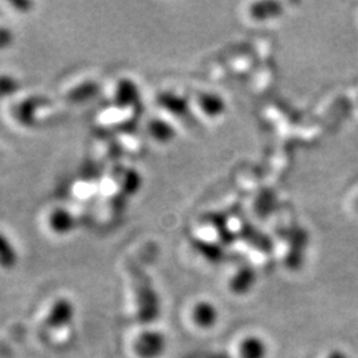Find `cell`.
Returning <instances> with one entry per match:
<instances>
[{"label": "cell", "mask_w": 358, "mask_h": 358, "mask_svg": "<svg viewBox=\"0 0 358 358\" xmlns=\"http://www.w3.org/2000/svg\"><path fill=\"white\" fill-rule=\"evenodd\" d=\"M127 268L136 296L137 320L141 324H152L159 316V299L153 288V282L140 264L130 262Z\"/></svg>", "instance_id": "obj_1"}, {"label": "cell", "mask_w": 358, "mask_h": 358, "mask_svg": "<svg viewBox=\"0 0 358 358\" xmlns=\"http://www.w3.org/2000/svg\"><path fill=\"white\" fill-rule=\"evenodd\" d=\"M51 99L36 94L23 99L15 103L13 108V118L22 127L34 128L38 122V113L51 106Z\"/></svg>", "instance_id": "obj_2"}, {"label": "cell", "mask_w": 358, "mask_h": 358, "mask_svg": "<svg viewBox=\"0 0 358 358\" xmlns=\"http://www.w3.org/2000/svg\"><path fill=\"white\" fill-rule=\"evenodd\" d=\"M166 345V337L164 333L146 331L136 340L134 350L141 358H158L164 355Z\"/></svg>", "instance_id": "obj_3"}, {"label": "cell", "mask_w": 358, "mask_h": 358, "mask_svg": "<svg viewBox=\"0 0 358 358\" xmlns=\"http://www.w3.org/2000/svg\"><path fill=\"white\" fill-rule=\"evenodd\" d=\"M76 315L75 304L69 299H59L52 304L45 317V327L50 329H60L69 325Z\"/></svg>", "instance_id": "obj_4"}, {"label": "cell", "mask_w": 358, "mask_h": 358, "mask_svg": "<svg viewBox=\"0 0 358 358\" xmlns=\"http://www.w3.org/2000/svg\"><path fill=\"white\" fill-rule=\"evenodd\" d=\"M115 103L122 109L141 108V90L130 78H122L117 83L115 90Z\"/></svg>", "instance_id": "obj_5"}, {"label": "cell", "mask_w": 358, "mask_h": 358, "mask_svg": "<svg viewBox=\"0 0 358 358\" xmlns=\"http://www.w3.org/2000/svg\"><path fill=\"white\" fill-rule=\"evenodd\" d=\"M48 226L56 235H68L76 229L77 219L64 207H56L48 217Z\"/></svg>", "instance_id": "obj_6"}, {"label": "cell", "mask_w": 358, "mask_h": 358, "mask_svg": "<svg viewBox=\"0 0 358 358\" xmlns=\"http://www.w3.org/2000/svg\"><path fill=\"white\" fill-rule=\"evenodd\" d=\"M192 317L195 325H198L199 328H203V329H208L217 324L219 312H217V308L213 303L203 300V301L196 303L195 307L192 308Z\"/></svg>", "instance_id": "obj_7"}, {"label": "cell", "mask_w": 358, "mask_h": 358, "mask_svg": "<svg viewBox=\"0 0 358 358\" xmlns=\"http://www.w3.org/2000/svg\"><path fill=\"white\" fill-rule=\"evenodd\" d=\"M100 84L97 81H85L80 85H76L75 88L68 90L64 94V99L71 103H83L90 101L100 93Z\"/></svg>", "instance_id": "obj_8"}, {"label": "cell", "mask_w": 358, "mask_h": 358, "mask_svg": "<svg viewBox=\"0 0 358 358\" xmlns=\"http://www.w3.org/2000/svg\"><path fill=\"white\" fill-rule=\"evenodd\" d=\"M267 355H268V346L266 344V341L255 334H250L244 337L243 341L239 344L241 358H266Z\"/></svg>", "instance_id": "obj_9"}, {"label": "cell", "mask_w": 358, "mask_h": 358, "mask_svg": "<svg viewBox=\"0 0 358 358\" xmlns=\"http://www.w3.org/2000/svg\"><path fill=\"white\" fill-rule=\"evenodd\" d=\"M148 131L154 141L164 143V145L173 141L177 136L176 128L164 118H153L148 124Z\"/></svg>", "instance_id": "obj_10"}, {"label": "cell", "mask_w": 358, "mask_h": 358, "mask_svg": "<svg viewBox=\"0 0 358 358\" xmlns=\"http://www.w3.org/2000/svg\"><path fill=\"white\" fill-rule=\"evenodd\" d=\"M118 180H120V192L122 195L133 196L141 190V173L137 171L136 169H131V167L125 169L122 173H120Z\"/></svg>", "instance_id": "obj_11"}, {"label": "cell", "mask_w": 358, "mask_h": 358, "mask_svg": "<svg viewBox=\"0 0 358 358\" xmlns=\"http://www.w3.org/2000/svg\"><path fill=\"white\" fill-rule=\"evenodd\" d=\"M19 263V252L11 239L0 232V268L11 271Z\"/></svg>", "instance_id": "obj_12"}, {"label": "cell", "mask_w": 358, "mask_h": 358, "mask_svg": "<svg viewBox=\"0 0 358 358\" xmlns=\"http://www.w3.org/2000/svg\"><path fill=\"white\" fill-rule=\"evenodd\" d=\"M256 282L255 272L251 268L241 269L230 282L231 291L234 294H244L250 292Z\"/></svg>", "instance_id": "obj_13"}, {"label": "cell", "mask_w": 358, "mask_h": 358, "mask_svg": "<svg viewBox=\"0 0 358 358\" xmlns=\"http://www.w3.org/2000/svg\"><path fill=\"white\" fill-rule=\"evenodd\" d=\"M158 103L159 105L166 109L167 112L176 115H185L189 110V103L186 99L180 97L178 94L174 93H162L158 96Z\"/></svg>", "instance_id": "obj_14"}, {"label": "cell", "mask_w": 358, "mask_h": 358, "mask_svg": "<svg viewBox=\"0 0 358 358\" xmlns=\"http://www.w3.org/2000/svg\"><path fill=\"white\" fill-rule=\"evenodd\" d=\"M198 103L202 112H205L206 115L210 117L220 115L226 109L224 100L219 94L214 93H202L198 99Z\"/></svg>", "instance_id": "obj_15"}, {"label": "cell", "mask_w": 358, "mask_h": 358, "mask_svg": "<svg viewBox=\"0 0 358 358\" xmlns=\"http://www.w3.org/2000/svg\"><path fill=\"white\" fill-rule=\"evenodd\" d=\"M23 88L22 81L11 75H0V100L11 97Z\"/></svg>", "instance_id": "obj_16"}, {"label": "cell", "mask_w": 358, "mask_h": 358, "mask_svg": "<svg viewBox=\"0 0 358 358\" xmlns=\"http://www.w3.org/2000/svg\"><path fill=\"white\" fill-rule=\"evenodd\" d=\"M15 43V34L10 28L0 26V51L10 50Z\"/></svg>", "instance_id": "obj_17"}, {"label": "cell", "mask_w": 358, "mask_h": 358, "mask_svg": "<svg viewBox=\"0 0 358 358\" xmlns=\"http://www.w3.org/2000/svg\"><path fill=\"white\" fill-rule=\"evenodd\" d=\"M8 4L13 7L16 13H31L32 8L35 7V3H32V1H17L16 0V1H10Z\"/></svg>", "instance_id": "obj_18"}, {"label": "cell", "mask_w": 358, "mask_h": 358, "mask_svg": "<svg viewBox=\"0 0 358 358\" xmlns=\"http://www.w3.org/2000/svg\"><path fill=\"white\" fill-rule=\"evenodd\" d=\"M328 358H348L346 357L345 353L341 352V350H333L329 353Z\"/></svg>", "instance_id": "obj_19"}]
</instances>
